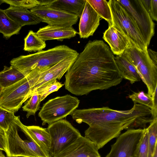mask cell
Instances as JSON below:
<instances>
[{
    "instance_id": "14",
    "label": "cell",
    "mask_w": 157,
    "mask_h": 157,
    "mask_svg": "<svg viewBox=\"0 0 157 157\" xmlns=\"http://www.w3.org/2000/svg\"><path fill=\"white\" fill-rule=\"evenodd\" d=\"M93 142L82 135L55 157H101Z\"/></svg>"
},
{
    "instance_id": "26",
    "label": "cell",
    "mask_w": 157,
    "mask_h": 157,
    "mask_svg": "<svg viewBox=\"0 0 157 157\" xmlns=\"http://www.w3.org/2000/svg\"><path fill=\"white\" fill-rule=\"evenodd\" d=\"M146 129L148 138L149 157H152L157 148V118L153 119Z\"/></svg>"
},
{
    "instance_id": "10",
    "label": "cell",
    "mask_w": 157,
    "mask_h": 157,
    "mask_svg": "<svg viewBox=\"0 0 157 157\" xmlns=\"http://www.w3.org/2000/svg\"><path fill=\"white\" fill-rule=\"evenodd\" d=\"M47 129L51 138V157H55L81 135L78 129L64 119L48 125Z\"/></svg>"
},
{
    "instance_id": "28",
    "label": "cell",
    "mask_w": 157,
    "mask_h": 157,
    "mask_svg": "<svg viewBox=\"0 0 157 157\" xmlns=\"http://www.w3.org/2000/svg\"><path fill=\"white\" fill-rule=\"evenodd\" d=\"M132 157H149L148 138L146 128L144 129Z\"/></svg>"
},
{
    "instance_id": "32",
    "label": "cell",
    "mask_w": 157,
    "mask_h": 157,
    "mask_svg": "<svg viewBox=\"0 0 157 157\" xmlns=\"http://www.w3.org/2000/svg\"><path fill=\"white\" fill-rule=\"evenodd\" d=\"M15 115L14 113L0 107V127L6 131L9 128Z\"/></svg>"
},
{
    "instance_id": "2",
    "label": "cell",
    "mask_w": 157,
    "mask_h": 157,
    "mask_svg": "<svg viewBox=\"0 0 157 157\" xmlns=\"http://www.w3.org/2000/svg\"><path fill=\"white\" fill-rule=\"evenodd\" d=\"M70 115L78 123L83 122L89 125L85 131V137L95 144L98 150L118 137L123 130L145 128L146 124L153 120L150 117L151 109L136 103L127 110L103 107L76 109Z\"/></svg>"
},
{
    "instance_id": "39",
    "label": "cell",
    "mask_w": 157,
    "mask_h": 157,
    "mask_svg": "<svg viewBox=\"0 0 157 157\" xmlns=\"http://www.w3.org/2000/svg\"><path fill=\"white\" fill-rule=\"evenodd\" d=\"M9 157H27L23 156H10Z\"/></svg>"
},
{
    "instance_id": "37",
    "label": "cell",
    "mask_w": 157,
    "mask_h": 157,
    "mask_svg": "<svg viewBox=\"0 0 157 157\" xmlns=\"http://www.w3.org/2000/svg\"><path fill=\"white\" fill-rule=\"evenodd\" d=\"M152 157H157V148H156Z\"/></svg>"
},
{
    "instance_id": "15",
    "label": "cell",
    "mask_w": 157,
    "mask_h": 157,
    "mask_svg": "<svg viewBox=\"0 0 157 157\" xmlns=\"http://www.w3.org/2000/svg\"><path fill=\"white\" fill-rule=\"evenodd\" d=\"M100 17L86 0L80 17L78 34L81 38L92 36L99 25Z\"/></svg>"
},
{
    "instance_id": "35",
    "label": "cell",
    "mask_w": 157,
    "mask_h": 157,
    "mask_svg": "<svg viewBox=\"0 0 157 157\" xmlns=\"http://www.w3.org/2000/svg\"><path fill=\"white\" fill-rule=\"evenodd\" d=\"M0 150L6 153V142L5 131L0 127Z\"/></svg>"
},
{
    "instance_id": "38",
    "label": "cell",
    "mask_w": 157,
    "mask_h": 157,
    "mask_svg": "<svg viewBox=\"0 0 157 157\" xmlns=\"http://www.w3.org/2000/svg\"><path fill=\"white\" fill-rule=\"evenodd\" d=\"M0 157H6L1 150H0Z\"/></svg>"
},
{
    "instance_id": "40",
    "label": "cell",
    "mask_w": 157,
    "mask_h": 157,
    "mask_svg": "<svg viewBox=\"0 0 157 157\" xmlns=\"http://www.w3.org/2000/svg\"><path fill=\"white\" fill-rule=\"evenodd\" d=\"M2 89V87L0 85V93H1V92Z\"/></svg>"
},
{
    "instance_id": "33",
    "label": "cell",
    "mask_w": 157,
    "mask_h": 157,
    "mask_svg": "<svg viewBox=\"0 0 157 157\" xmlns=\"http://www.w3.org/2000/svg\"><path fill=\"white\" fill-rule=\"evenodd\" d=\"M152 20L157 21V0H151V3L148 12Z\"/></svg>"
},
{
    "instance_id": "1",
    "label": "cell",
    "mask_w": 157,
    "mask_h": 157,
    "mask_svg": "<svg viewBox=\"0 0 157 157\" xmlns=\"http://www.w3.org/2000/svg\"><path fill=\"white\" fill-rule=\"evenodd\" d=\"M66 89L77 96L116 86L123 78L113 54L102 40H90L65 75Z\"/></svg>"
},
{
    "instance_id": "21",
    "label": "cell",
    "mask_w": 157,
    "mask_h": 157,
    "mask_svg": "<svg viewBox=\"0 0 157 157\" xmlns=\"http://www.w3.org/2000/svg\"><path fill=\"white\" fill-rule=\"evenodd\" d=\"M115 59L123 78L128 80L132 84L140 81L141 78L136 69L123 55L115 57Z\"/></svg>"
},
{
    "instance_id": "23",
    "label": "cell",
    "mask_w": 157,
    "mask_h": 157,
    "mask_svg": "<svg viewBox=\"0 0 157 157\" xmlns=\"http://www.w3.org/2000/svg\"><path fill=\"white\" fill-rule=\"evenodd\" d=\"M26 77L20 71L11 66H4L0 71V85L2 88L10 86L21 81Z\"/></svg>"
},
{
    "instance_id": "9",
    "label": "cell",
    "mask_w": 157,
    "mask_h": 157,
    "mask_svg": "<svg viewBox=\"0 0 157 157\" xmlns=\"http://www.w3.org/2000/svg\"><path fill=\"white\" fill-rule=\"evenodd\" d=\"M138 28L146 45L155 33V24L140 0H117Z\"/></svg>"
},
{
    "instance_id": "36",
    "label": "cell",
    "mask_w": 157,
    "mask_h": 157,
    "mask_svg": "<svg viewBox=\"0 0 157 157\" xmlns=\"http://www.w3.org/2000/svg\"><path fill=\"white\" fill-rule=\"evenodd\" d=\"M147 53L149 57L153 63L157 65V53L150 49H147Z\"/></svg>"
},
{
    "instance_id": "13",
    "label": "cell",
    "mask_w": 157,
    "mask_h": 157,
    "mask_svg": "<svg viewBox=\"0 0 157 157\" xmlns=\"http://www.w3.org/2000/svg\"><path fill=\"white\" fill-rule=\"evenodd\" d=\"M30 10L40 18L41 22L51 26H72L77 23L79 18L75 14L51 8L47 5L37 6Z\"/></svg>"
},
{
    "instance_id": "34",
    "label": "cell",
    "mask_w": 157,
    "mask_h": 157,
    "mask_svg": "<svg viewBox=\"0 0 157 157\" xmlns=\"http://www.w3.org/2000/svg\"><path fill=\"white\" fill-rule=\"evenodd\" d=\"M157 87L153 93L152 98V106L151 108V116L153 119L157 118Z\"/></svg>"
},
{
    "instance_id": "27",
    "label": "cell",
    "mask_w": 157,
    "mask_h": 157,
    "mask_svg": "<svg viewBox=\"0 0 157 157\" xmlns=\"http://www.w3.org/2000/svg\"><path fill=\"white\" fill-rule=\"evenodd\" d=\"M29 98L22 107L23 110L27 112L26 115L27 118L30 116L35 115L36 113L40 108V105L41 102L40 95L35 93L33 94Z\"/></svg>"
},
{
    "instance_id": "5",
    "label": "cell",
    "mask_w": 157,
    "mask_h": 157,
    "mask_svg": "<svg viewBox=\"0 0 157 157\" xmlns=\"http://www.w3.org/2000/svg\"><path fill=\"white\" fill-rule=\"evenodd\" d=\"M122 55L135 67L147 86V94L152 96L157 87V65L150 59L147 50L143 51L132 46L127 49Z\"/></svg>"
},
{
    "instance_id": "4",
    "label": "cell",
    "mask_w": 157,
    "mask_h": 157,
    "mask_svg": "<svg viewBox=\"0 0 157 157\" xmlns=\"http://www.w3.org/2000/svg\"><path fill=\"white\" fill-rule=\"evenodd\" d=\"M21 122L20 116H15L8 129L5 132L8 157H51L30 138Z\"/></svg>"
},
{
    "instance_id": "16",
    "label": "cell",
    "mask_w": 157,
    "mask_h": 157,
    "mask_svg": "<svg viewBox=\"0 0 157 157\" xmlns=\"http://www.w3.org/2000/svg\"><path fill=\"white\" fill-rule=\"evenodd\" d=\"M103 38L109 45L113 54L117 56L121 55L133 46L128 39L113 26L109 27L105 31Z\"/></svg>"
},
{
    "instance_id": "17",
    "label": "cell",
    "mask_w": 157,
    "mask_h": 157,
    "mask_svg": "<svg viewBox=\"0 0 157 157\" xmlns=\"http://www.w3.org/2000/svg\"><path fill=\"white\" fill-rule=\"evenodd\" d=\"M37 35L44 41L57 40L63 41L65 39H69L78 34L72 26H51L48 25L39 29Z\"/></svg>"
},
{
    "instance_id": "3",
    "label": "cell",
    "mask_w": 157,
    "mask_h": 157,
    "mask_svg": "<svg viewBox=\"0 0 157 157\" xmlns=\"http://www.w3.org/2000/svg\"><path fill=\"white\" fill-rule=\"evenodd\" d=\"M78 53L65 45L56 46L27 55H21L13 59L11 66L25 77L31 71H38L51 67L62 59Z\"/></svg>"
},
{
    "instance_id": "6",
    "label": "cell",
    "mask_w": 157,
    "mask_h": 157,
    "mask_svg": "<svg viewBox=\"0 0 157 157\" xmlns=\"http://www.w3.org/2000/svg\"><path fill=\"white\" fill-rule=\"evenodd\" d=\"M112 14L113 26L129 40L132 45L143 50L147 47L135 23L117 0L108 2Z\"/></svg>"
},
{
    "instance_id": "12",
    "label": "cell",
    "mask_w": 157,
    "mask_h": 157,
    "mask_svg": "<svg viewBox=\"0 0 157 157\" xmlns=\"http://www.w3.org/2000/svg\"><path fill=\"white\" fill-rule=\"evenodd\" d=\"M144 129H129L120 135L105 157H132Z\"/></svg>"
},
{
    "instance_id": "18",
    "label": "cell",
    "mask_w": 157,
    "mask_h": 157,
    "mask_svg": "<svg viewBox=\"0 0 157 157\" xmlns=\"http://www.w3.org/2000/svg\"><path fill=\"white\" fill-rule=\"evenodd\" d=\"M4 10L8 16L22 27L37 25L41 22L35 14L26 9L10 6Z\"/></svg>"
},
{
    "instance_id": "24",
    "label": "cell",
    "mask_w": 157,
    "mask_h": 157,
    "mask_svg": "<svg viewBox=\"0 0 157 157\" xmlns=\"http://www.w3.org/2000/svg\"><path fill=\"white\" fill-rule=\"evenodd\" d=\"M101 17L108 23L109 27L113 26L111 10L108 2L105 0H86Z\"/></svg>"
},
{
    "instance_id": "19",
    "label": "cell",
    "mask_w": 157,
    "mask_h": 157,
    "mask_svg": "<svg viewBox=\"0 0 157 157\" xmlns=\"http://www.w3.org/2000/svg\"><path fill=\"white\" fill-rule=\"evenodd\" d=\"M24 127L31 139L50 155L51 138L47 128L24 125Z\"/></svg>"
},
{
    "instance_id": "22",
    "label": "cell",
    "mask_w": 157,
    "mask_h": 157,
    "mask_svg": "<svg viewBox=\"0 0 157 157\" xmlns=\"http://www.w3.org/2000/svg\"><path fill=\"white\" fill-rule=\"evenodd\" d=\"M21 28L7 15L4 10L0 9V33L2 34L4 38L8 39L13 35L18 34Z\"/></svg>"
},
{
    "instance_id": "30",
    "label": "cell",
    "mask_w": 157,
    "mask_h": 157,
    "mask_svg": "<svg viewBox=\"0 0 157 157\" xmlns=\"http://www.w3.org/2000/svg\"><path fill=\"white\" fill-rule=\"evenodd\" d=\"M128 98L131 99L134 103H139L151 109L153 103L152 98L143 91L134 92L129 95Z\"/></svg>"
},
{
    "instance_id": "7",
    "label": "cell",
    "mask_w": 157,
    "mask_h": 157,
    "mask_svg": "<svg viewBox=\"0 0 157 157\" xmlns=\"http://www.w3.org/2000/svg\"><path fill=\"white\" fill-rule=\"evenodd\" d=\"M79 103L77 98L69 94L49 100L44 104L38 113L42 125L47 123L49 125L70 115L78 107Z\"/></svg>"
},
{
    "instance_id": "20",
    "label": "cell",
    "mask_w": 157,
    "mask_h": 157,
    "mask_svg": "<svg viewBox=\"0 0 157 157\" xmlns=\"http://www.w3.org/2000/svg\"><path fill=\"white\" fill-rule=\"evenodd\" d=\"M86 1V0H51L47 6L54 9L75 14L80 18Z\"/></svg>"
},
{
    "instance_id": "25",
    "label": "cell",
    "mask_w": 157,
    "mask_h": 157,
    "mask_svg": "<svg viewBox=\"0 0 157 157\" xmlns=\"http://www.w3.org/2000/svg\"><path fill=\"white\" fill-rule=\"evenodd\" d=\"M46 46L45 41L40 38L36 33L30 30L24 39V50L32 52L40 51Z\"/></svg>"
},
{
    "instance_id": "8",
    "label": "cell",
    "mask_w": 157,
    "mask_h": 157,
    "mask_svg": "<svg viewBox=\"0 0 157 157\" xmlns=\"http://www.w3.org/2000/svg\"><path fill=\"white\" fill-rule=\"evenodd\" d=\"M79 53L67 57L56 64L38 71H31L26 77L31 87L30 98L38 89L56 80H60L73 63Z\"/></svg>"
},
{
    "instance_id": "11",
    "label": "cell",
    "mask_w": 157,
    "mask_h": 157,
    "mask_svg": "<svg viewBox=\"0 0 157 157\" xmlns=\"http://www.w3.org/2000/svg\"><path fill=\"white\" fill-rule=\"evenodd\" d=\"M31 87L26 77L7 87L2 88L0 94V107L15 113L30 98Z\"/></svg>"
},
{
    "instance_id": "29",
    "label": "cell",
    "mask_w": 157,
    "mask_h": 157,
    "mask_svg": "<svg viewBox=\"0 0 157 157\" xmlns=\"http://www.w3.org/2000/svg\"><path fill=\"white\" fill-rule=\"evenodd\" d=\"M64 85L56 80L48 85L37 89L33 94L40 95L41 101L51 93L57 91Z\"/></svg>"
},
{
    "instance_id": "31",
    "label": "cell",
    "mask_w": 157,
    "mask_h": 157,
    "mask_svg": "<svg viewBox=\"0 0 157 157\" xmlns=\"http://www.w3.org/2000/svg\"><path fill=\"white\" fill-rule=\"evenodd\" d=\"M3 3L8 4L10 6L27 9L40 6V1L36 0H0V5Z\"/></svg>"
}]
</instances>
